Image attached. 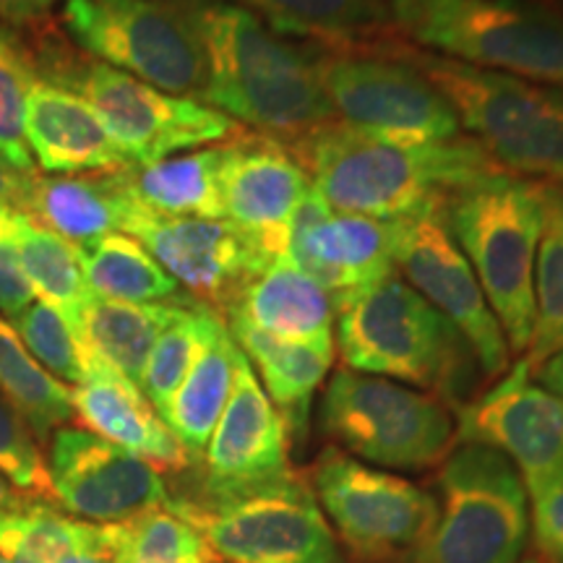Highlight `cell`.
<instances>
[{"mask_svg":"<svg viewBox=\"0 0 563 563\" xmlns=\"http://www.w3.org/2000/svg\"><path fill=\"white\" fill-rule=\"evenodd\" d=\"M290 152L334 211L386 222L441 211L452 194L506 173L462 133L433 144H402L340 121L292 141Z\"/></svg>","mask_w":563,"mask_h":563,"instance_id":"1","label":"cell"},{"mask_svg":"<svg viewBox=\"0 0 563 563\" xmlns=\"http://www.w3.org/2000/svg\"><path fill=\"white\" fill-rule=\"evenodd\" d=\"M191 13L207 63L203 104L282 144L336 121L311 53L230 0L191 3Z\"/></svg>","mask_w":563,"mask_h":563,"instance_id":"2","label":"cell"},{"mask_svg":"<svg viewBox=\"0 0 563 563\" xmlns=\"http://www.w3.org/2000/svg\"><path fill=\"white\" fill-rule=\"evenodd\" d=\"M334 327L344 368L418 386L454 410L470 402L475 352L397 272L336 306Z\"/></svg>","mask_w":563,"mask_h":563,"instance_id":"3","label":"cell"},{"mask_svg":"<svg viewBox=\"0 0 563 563\" xmlns=\"http://www.w3.org/2000/svg\"><path fill=\"white\" fill-rule=\"evenodd\" d=\"M441 220L460 245L511 352L534 332V262L543 232V183L498 173L452 194Z\"/></svg>","mask_w":563,"mask_h":563,"instance_id":"4","label":"cell"},{"mask_svg":"<svg viewBox=\"0 0 563 563\" xmlns=\"http://www.w3.org/2000/svg\"><path fill=\"white\" fill-rule=\"evenodd\" d=\"M496 165L563 186V89L399 47Z\"/></svg>","mask_w":563,"mask_h":563,"instance_id":"5","label":"cell"},{"mask_svg":"<svg viewBox=\"0 0 563 563\" xmlns=\"http://www.w3.org/2000/svg\"><path fill=\"white\" fill-rule=\"evenodd\" d=\"M426 53L563 89V16L534 0H386Z\"/></svg>","mask_w":563,"mask_h":563,"instance_id":"6","label":"cell"},{"mask_svg":"<svg viewBox=\"0 0 563 563\" xmlns=\"http://www.w3.org/2000/svg\"><path fill=\"white\" fill-rule=\"evenodd\" d=\"M319 426L334 449L378 470L435 467L456 443L452 407L439 397L350 368L329 378Z\"/></svg>","mask_w":563,"mask_h":563,"instance_id":"7","label":"cell"},{"mask_svg":"<svg viewBox=\"0 0 563 563\" xmlns=\"http://www.w3.org/2000/svg\"><path fill=\"white\" fill-rule=\"evenodd\" d=\"M439 517L412 563H519L530 540V496L501 452L454 443L439 470Z\"/></svg>","mask_w":563,"mask_h":563,"instance_id":"8","label":"cell"},{"mask_svg":"<svg viewBox=\"0 0 563 563\" xmlns=\"http://www.w3.org/2000/svg\"><path fill=\"white\" fill-rule=\"evenodd\" d=\"M60 19L68 37L95 60L201 102L207 63L191 5L173 0H63Z\"/></svg>","mask_w":563,"mask_h":563,"instance_id":"9","label":"cell"},{"mask_svg":"<svg viewBox=\"0 0 563 563\" xmlns=\"http://www.w3.org/2000/svg\"><path fill=\"white\" fill-rule=\"evenodd\" d=\"M173 511L230 563H342L313 488L295 473L217 498H170Z\"/></svg>","mask_w":563,"mask_h":563,"instance_id":"10","label":"cell"},{"mask_svg":"<svg viewBox=\"0 0 563 563\" xmlns=\"http://www.w3.org/2000/svg\"><path fill=\"white\" fill-rule=\"evenodd\" d=\"M37 76L76 91L100 115L133 167L201 150L241 131L224 112L162 91L100 60H63L53 55L45 68H37Z\"/></svg>","mask_w":563,"mask_h":563,"instance_id":"11","label":"cell"},{"mask_svg":"<svg viewBox=\"0 0 563 563\" xmlns=\"http://www.w3.org/2000/svg\"><path fill=\"white\" fill-rule=\"evenodd\" d=\"M311 488L347 551L368 563H412L439 517L433 493L329 446Z\"/></svg>","mask_w":563,"mask_h":563,"instance_id":"12","label":"cell"},{"mask_svg":"<svg viewBox=\"0 0 563 563\" xmlns=\"http://www.w3.org/2000/svg\"><path fill=\"white\" fill-rule=\"evenodd\" d=\"M313 58L336 121L350 129L402 144H433L462 133L446 97L399 51H329Z\"/></svg>","mask_w":563,"mask_h":563,"instance_id":"13","label":"cell"},{"mask_svg":"<svg viewBox=\"0 0 563 563\" xmlns=\"http://www.w3.org/2000/svg\"><path fill=\"white\" fill-rule=\"evenodd\" d=\"M394 269L467 340L485 378H501L511 368L501 323L473 266L449 235L441 211L394 220Z\"/></svg>","mask_w":563,"mask_h":563,"instance_id":"14","label":"cell"},{"mask_svg":"<svg viewBox=\"0 0 563 563\" xmlns=\"http://www.w3.org/2000/svg\"><path fill=\"white\" fill-rule=\"evenodd\" d=\"M456 443L501 452L530 498L563 483V405L534 382L525 357L456 410Z\"/></svg>","mask_w":563,"mask_h":563,"instance_id":"15","label":"cell"},{"mask_svg":"<svg viewBox=\"0 0 563 563\" xmlns=\"http://www.w3.org/2000/svg\"><path fill=\"white\" fill-rule=\"evenodd\" d=\"M45 460L53 504L81 522L123 525L173 498L162 470L87 428H58Z\"/></svg>","mask_w":563,"mask_h":563,"instance_id":"16","label":"cell"},{"mask_svg":"<svg viewBox=\"0 0 563 563\" xmlns=\"http://www.w3.org/2000/svg\"><path fill=\"white\" fill-rule=\"evenodd\" d=\"M123 232L211 311L228 313L243 287L274 258L230 220L165 217L133 201Z\"/></svg>","mask_w":563,"mask_h":563,"instance_id":"17","label":"cell"},{"mask_svg":"<svg viewBox=\"0 0 563 563\" xmlns=\"http://www.w3.org/2000/svg\"><path fill=\"white\" fill-rule=\"evenodd\" d=\"M287 256L332 295L334 308L394 274V222L334 211L311 186L287 228Z\"/></svg>","mask_w":563,"mask_h":563,"instance_id":"18","label":"cell"},{"mask_svg":"<svg viewBox=\"0 0 563 563\" xmlns=\"http://www.w3.org/2000/svg\"><path fill=\"white\" fill-rule=\"evenodd\" d=\"M290 435L249 357L241 355L232 394L201 454L199 493L217 498L290 475Z\"/></svg>","mask_w":563,"mask_h":563,"instance_id":"19","label":"cell"},{"mask_svg":"<svg viewBox=\"0 0 563 563\" xmlns=\"http://www.w3.org/2000/svg\"><path fill=\"white\" fill-rule=\"evenodd\" d=\"M311 186L308 173L282 141H230L222 173L224 220L243 230L269 258L287 256V228Z\"/></svg>","mask_w":563,"mask_h":563,"instance_id":"20","label":"cell"},{"mask_svg":"<svg viewBox=\"0 0 563 563\" xmlns=\"http://www.w3.org/2000/svg\"><path fill=\"white\" fill-rule=\"evenodd\" d=\"M24 139L40 170L51 175L133 167L100 115L76 91L42 76L26 95Z\"/></svg>","mask_w":563,"mask_h":563,"instance_id":"21","label":"cell"},{"mask_svg":"<svg viewBox=\"0 0 563 563\" xmlns=\"http://www.w3.org/2000/svg\"><path fill=\"white\" fill-rule=\"evenodd\" d=\"M74 418L87 431L152 462L157 470L178 473L191 464V456L144 391L95 357L87 378L74 386Z\"/></svg>","mask_w":563,"mask_h":563,"instance_id":"22","label":"cell"},{"mask_svg":"<svg viewBox=\"0 0 563 563\" xmlns=\"http://www.w3.org/2000/svg\"><path fill=\"white\" fill-rule=\"evenodd\" d=\"M125 170L102 173H30L21 209L63 241L87 249L110 232H123L133 207Z\"/></svg>","mask_w":563,"mask_h":563,"instance_id":"23","label":"cell"},{"mask_svg":"<svg viewBox=\"0 0 563 563\" xmlns=\"http://www.w3.org/2000/svg\"><path fill=\"white\" fill-rule=\"evenodd\" d=\"M224 321L243 323L274 340L319 344L334 342L336 308L311 274L290 256H277L243 287Z\"/></svg>","mask_w":563,"mask_h":563,"instance_id":"24","label":"cell"},{"mask_svg":"<svg viewBox=\"0 0 563 563\" xmlns=\"http://www.w3.org/2000/svg\"><path fill=\"white\" fill-rule=\"evenodd\" d=\"M228 329L285 420L290 443L306 439L313 397L334 365V342L274 340L243 323H228Z\"/></svg>","mask_w":563,"mask_h":563,"instance_id":"25","label":"cell"},{"mask_svg":"<svg viewBox=\"0 0 563 563\" xmlns=\"http://www.w3.org/2000/svg\"><path fill=\"white\" fill-rule=\"evenodd\" d=\"M230 141L201 146L159 159L154 165L129 167L125 183L133 201L165 217L224 220L222 173L228 165Z\"/></svg>","mask_w":563,"mask_h":563,"instance_id":"26","label":"cell"},{"mask_svg":"<svg viewBox=\"0 0 563 563\" xmlns=\"http://www.w3.org/2000/svg\"><path fill=\"white\" fill-rule=\"evenodd\" d=\"M180 306L186 302H118L89 295L76 313V329L95 361L121 373L141 389L154 342Z\"/></svg>","mask_w":563,"mask_h":563,"instance_id":"27","label":"cell"},{"mask_svg":"<svg viewBox=\"0 0 563 563\" xmlns=\"http://www.w3.org/2000/svg\"><path fill=\"white\" fill-rule=\"evenodd\" d=\"M243 350L232 340L228 323H220L167 402L162 420L186 449L191 462H199L209 435L220 422L235 386Z\"/></svg>","mask_w":563,"mask_h":563,"instance_id":"28","label":"cell"},{"mask_svg":"<svg viewBox=\"0 0 563 563\" xmlns=\"http://www.w3.org/2000/svg\"><path fill=\"white\" fill-rule=\"evenodd\" d=\"M0 235L16 253L34 295L66 313L76 327V313L91 295L84 277L79 245L63 241L19 209L0 211Z\"/></svg>","mask_w":563,"mask_h":563,"instance_id":"29","label":"cell"},{"mask_svg":"<svg viewBox=\"0 0 563 563\" xmlns=\"http://www.w3.org/2000/svg\"><path fill=\"white\" fill-rule=\"evenodd\" d=\"M79 553H108V525L68 517L51 501H26L0 514V555L16 563H60Z\"/></svg>","mask_w":563,"mask_h":563,"instance_id":"30","label":"cell"},{"mask_svg":"<svg viewBox=\"0 0 563 563\" xmlns=\"http://www.w3.org/2000/svg\"><path fill=\"white\" fill-rule=\"evenodd\" d=\"M87 287L95 298L118 302H188L180 285L129 232H110L81 249Z\"/></svg>","mask_w":563,"mask_h":563,"instance_id":"31","label":"cell"},{"mask_svg":"<svg viewBox=\"0 0 563 563\" xmlns=\"http://www.w3.org/2000/svg\"><path fill=\"white\" fill-rule=\"evenodd\" d=\"M0 394L24 415L40 441L74 420V389L34 361L9 319L0 316Z\"/></svg>","mask_w":563,"mask_h":563,"instance_id":"32","label":"cell"},{"mask_svg":"<svg viewBox=\"0 0 563 563\" xmlns=\"http://www.w3.org/2000/svg\"><path fill=\"white\" fill-rule=\"evenodd\" d=\"M269 21L274 32L342 45L389 24L386 0H230Z\"/></svg>","mask_w":563,"mask_h":563,"instance_id":"33","label":"cell"},{"mask_svg":"<svg viewBox=\"0 0 563 563\" xmlns=\"http://www.w3.org/2000/svg\"><path fill=\"white\" fill-rule=\"evenodd\" d=\"M563 350V186L543 183V232L534 262V332L525 352L532 368Z\"/></svg>","mask_w":563,"mask_h":563,"instance_id":"34","label":"cell"},{"mask_svg":"<svg viewBox=\"0 0 563 563\" xmlns=\"http://www.w3.org/2000/svg\"><path fill=\"white\" fill-rule=\"evenodd\" d=\"M112 563H217L207 538L170 506L152 509L123 525H108Z\"/></svg>","mask_w":563,"mask_h":563,"instance_id":"35","label":"cell"},{"mask_svg":"<svg viewBox=\"0 0 563 563\" xmlns=\"http://www.w3.org/2000/svg\"><path fill=\"white\" fill-rule=\"evenodd\" d=\"M222 321L224 316L194 300L180 306L173 321L162 329L152 347L150 361L144 365V376H141V391L159 415L165 412L175 389L186 378V373L191 371L203 344L209 342V336L217 332Z\"/></svg>","mask_w":563,"mask_h":563,"instance_id":"36","label":"cell"},{"mask_svg":"<svg viewBox=\"0 0 563 563\" xmlns=\"http://www.w3.org/2000/svg\"><path fill=\"white\" fill-rule=\"evenodd\" d=\"M11 327L16 329L21 342L32 352L47 373L74 389L87 378L91 355L84 347L79 329L66 313L51 306L45 300H34L30 308H24L19 316H13Z\"/></svg>","mask_w":563,"mask_h":563,"instance_id":"37","label":"cell"},{"mask_svg":"<svg viewBox=\"0 0 563 563\" xmlns=\"http://www.w3.org/2000/svg\"><path fill=\"white\" fill-rule=\"evenodd\" d=\"M37 63L11 26L0 21V157L16 170L34 173V159L24 139V110Z\"/></svg>","mask_w":563,"mask_h":563,"instance_id":"38","label":"cell"},{"mask_svg":"<svg viewBox=\"0 0 563 563\" xmlns=\"http://www.w3.org/2000/svg\"><path fill=\"white\" fill-rule=\"evenodd\" d=\"M0 475H5L26 498L51 501V477L40 439L16 407L0 394Z\"/></svg>","mask_w":563,"mask_h":563,"instance_id":"39","label":"cell"},{"mask_svg":"<svg viewBox=\"0 0 563 563\" xmlns=\"http://www.w3.org/2000/svg\"><path fill=\"white\" fill-rule=\"evenodd\" d=\"M530 532L548 563H563V483L530 498Z\"/></svg>","mask_w":563,"mask_h":563,"instance_id":"40","label":"cell"},{"mask_svg":"<svg viewBox=\"0 0 563 563\" xmlns=\"http://www.w3.org/2000/svg\"><path fill=\"white\" fill-rule=\"evenodd\" d=\"M34 300H37V295H34L32 285L26 282L24 272H21L16 253L11 251V245L0 235V313L11 321L13 316L30 308Z\"/></svg>","mask_w":563,"mask_h":563,"instance_id":"41","label":"cell"},{"mask_svg":"<svg viewBox=\"0 0 563 563\" xmlns=\"http://www.w3.org/2000/svg\"><path fill=\"white\" fill-rule=\"evenodd\" d=\"M60 0H0V21L11 30L40 24Z\"/></svg>","mask_w":563,"mask_h":563,"instance_id":"42","label":"cell"},{"mask_svg":"<svg viewBox=\"0 0 563 563\" xmlns=\"http://www.w3.org/2000/svg\"><path fill=\"white\" fill-rule=\"evenodd\" d=\"M30 173L16 170L0 157V211L3 209H21V199H24V188Z\"/></svg>","mask_w":563,"mask_h":563,"instance_id":"43","label":"cell"},{"mask_svg":"<svg viewBox=\"0 0 563 563\" xmlns=\"http://www.w3.org/2000/svg\"><path fill=\"white\" fill-rule=\"evenodd\" d=\"M532 378L563 405V350L553 352L548 361L540 363L538 368H532Z\"/></svg>","mask_w":563,"mask_h":563,"instance_id":"44","label":"cell"},{"mask_svg":"<svg viewBox=\"0 0 563 563\" xmlns=\"http://www.w3.org/2000/svg\"><path fill=\"white\" fill-rule=\"evenodd\" d=\"M26 501H32V498H26L24 493H21L16 485L9 481V477L0 475V514L19 509V506Z\"/></svg>","mask_w":563,"mask_h":563,"instance_id":"45","label":"cell"},{"mask_svg":"<svg viewBox=\"0 0 563 563\" xmlns=\"http://www.w3.org/2000/svg\"><path fill=\"white\" fill-rule=\"evenodd\" d=\"M60 563H112V559L108 553H79V555H70V559Z\"/></svg>","mask_w":563,"mask_h":563,"instance_id":"46","label":"cell"},{"mask_svg":"<svg viewBox=\"0 0 563 563\" xmlns=\"http://www.w3.org/2000/svg\"><path fill=\"white\" fill-rule=\"evenodd\" d=\"M519 563H545V561H540V559H522Z\"/></svg>","mask_w":563,"mask_h":563,"instance_id":"47","label":"cell"},{"mask_svg":"<svg viewBox=\"0 0 563 563\" xmlns=\"http://www.w3.org/2000/svg\"><path fill=\"white\" fill-rule=\"evenodd\" d=\"M0 563H16V561H9V559H3V555H0Z\"/></svg>","mask_w":563,"mask_h":563,"instance_id":"48","label":"cell"}]
</instances>
